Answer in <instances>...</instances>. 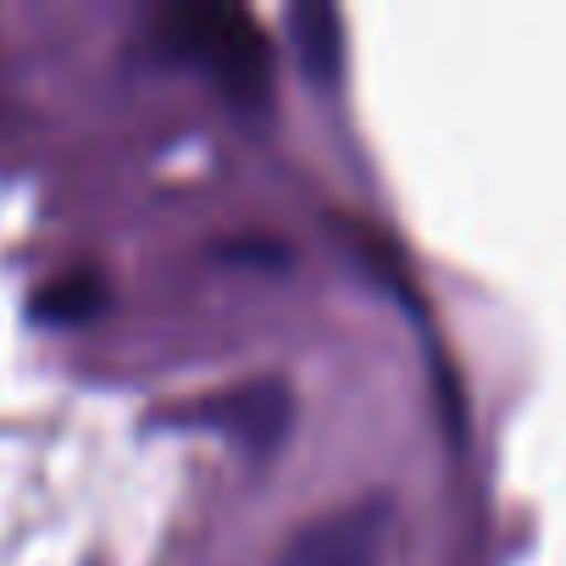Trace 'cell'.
<instances>
[{"instance_id":"1","label":"cell","mask_w":566,"mask_h":566,"mask_svg":"<svg viewBox=\"0 0 566 566\" xmlns=\"http://www.w3.org/2000/svg\"><path fill=\"white\" fill-rule=\"evenodd\" d=\"M156 40L167 56L200 67L206 78H217L239 106L266 101L272 84V45L255 29L250 12L222 7V0H184V7H161L156 12Z\"/></svg>"},{"instance_id":"2","label":"cell","mask_w":566,"mask_h":566,"mask_svg":"<svg viewBox=\"0 0 566 566\" xmlns=\"http://www.w3.org/2000/svg\"><path fill=\"white\" fill-rule=\"evenodd\" d=\"M389 538H395V500L361 494L301 522L290 544L277 549V566H384Z\"/></svg>"},{"instance_id":"3","label":"cell","mask_w":566,"mask_h":566,"mask_svg":"<svg viewBox=\"0 0 566 566\" xmlns=\"http://www.w3.org/2000/svg\"><path fill=\"white\" fill-rule=\"evenodd\" d=\"M217 417H222L228 428H239L244 444L266 450V444L283 433V422H290V395H283V389H239V395H228V400L217 406Z\"/></svg>"},{"instance_id":"4","label":"cell","mask_w":566,"mask_h":566,"mask_svg":"<svg viewBox=\"0 0 566 566\" xmlns=\"http://www.w3.org/2000/svg\"><path fill=\"white\" fill-rule=\"evenodd\" d=\"M295 34H301V56L323 78H334V67H339V18L328 7H295Z\"/></svg>"},{"instance_id":"5","label":"cell","mask_w":566,"mask_h":566,"mask_svg":"<svg viewBox=\"0 0 566 566\" xmlns=\"http://www.w3.org/2000/svg\"><path fill=\"white\" fill-rule=\"evenodd\" d=\"M101 301V290L90 277H73L67 290H56V295H45V306H67V317H90V306Z\"/></svg>"}]
</instances>
